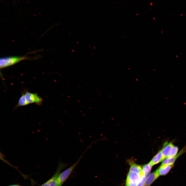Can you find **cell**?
Here are the masks:
<instances>
[{
	"label": "cell",
	"mask_w": 186,
	"mask_h": 186,
	"mask_svg": "<svg viewBox=\"0 0 186 186\" xmlns=\"http://www.w3.org/2000/svg\"><path fill=\"white\" fill-rule=\"evenodd\" d=\"M146 175H144L142 176L138 183L137 186H144L146 181Z\"/></svg>",
	"instance_id": "9a60e30c"
},
{
	"label": "cell",
	"mask_w": 186,
	"mask_h": 186,
	"mask_svg": "<svg viewBox=\"0 0 186 186\" xmlns=\"http://www.w3.org/2000/svg\"><path fill=\"white\" fill-rule=\"evenodd\" d=\"M174 147L173 144L172 143H170L166 145L162 150V161L165 158H167Z\"/></svg>",
	"instance_id": "ba28073f"
},
{
	"label": "cell",
	"mask_w": 186,
	"mask_h": 186,
	"mask_svg": "<svg viewBox=\"0 0 186 186\" xmlns=\"http://www.w3.org/2000/svg\"><path fill=\"white\" fill-rule=\"evenodd\" d=\"M141 177V176L140 174L129 171L126 180L131 182L138 184Z\"/></svg>",
	"instance_id": "8992f818"
},
{
	"label": "cell",
	"mask_w": 186,
	"mask_h": 186,
	"mask_svg": "<svg viewBox=\"0 0 186 186\" xmlns=\"http://www.w3.org/2000/svg\"><path fill=\"white\" fill-rule=\"evenodd\" d=\"M162 153L161 150L153 158L150 162L152 166L162 161Z\"/></svg>",
	"instance_id": "30bf717a"
},
{
	"label": "cell",
	"mask_w": 186,
	"mask_h": 186,
	"mask_svg": "<svg viewBox=\"0 0 186 186\" xmlns=\"http://www.w3.org/2000/svg\"><path fill=\"white\" fill-rule=\"evenodd\" d=\"M29 59V58L26 56H9L3 57L0 59V68L2 69L9 67L22 60Z\"/></svg>",
	"instance_id": "7a4b0ae2"
},
{
	"label": "cell",
	"mask_w": 186,
	"mask_h": 186,
	"mask_svg": "<svg viewBox=\"0 0 186 186\" xmlns=\"http://www.w3.org/2000/svg\"><path fill=\"white\" fill-rule=\"evenodd\" d=\"M129 171L140 174L142 172V167L139 165L135 163H130Z\"/></svg>",
	"instance_id": "7c38bea8"
},
{
	"label": "cell",
	"mask_w": 186,
	"mask_h": 186,
	"mask_svg": "<svg viewBox=\"0 0 186 186\" xmlns=\"http://www.w3.org/2000/svg\"><path fill=\"white\" fill-rule=\"evenodd\" d=\"M29 104L27 100L25 94L22 93L20 97L15 108L27 105Z\"/></svg>",
	"instance_id": "8fae6325"
},
{
	"label": "cell",
	"mask_w": 186,
	"mask_h": 186,
	"mask_svg": "<svg viewBox=\"0 0 186 186\" xmlns=\"http://www.w3.org/2000/svg\"><path fill=\"white\" fill-rule=\"evenodd\" d=\"M127 186L126 185V186Z\"/></svg>",
	"instance_id": "ac0fdd59"
},
{
	"label": "cell",
	"mask_w": 186,
	"mask_h": 186,
	"mask_svg": "<svg viewBox=\"0 0 186 186\" xmlns=\"http://www.w3.org/2000/svg\"><path fill=\"white\" fill-rule=\"evenodd\" d=\"M9 186H19V185H17V184H15V185H10Z\"/></svg>",
	"instance_id": "e0dca14e"
},
{
	"label": "cell",
	"mask_w": 186,
	"mask_h": 186,
	"mask_svg": "<svg viewBox=\"0 0 186 186\" xmlns=\"http://www.w3.org/2000/svg\"><path fill=\"white\" fill-rule=\"evenodd\" d=\"M27 100L29 104L35 103L38 105H41L43 100L36 93H32L28 91L25 93Z\"/></svg>",
	"instance_id": "277c9868"
},
{
	"label": "cell",
	"mask_w": 186,
	"mask_h": 186,
	"mask_svg": "<svg viewBox=\"0 0 186 186\" xmlns=\"http://www.w3.org/2000/svg\"><path fill=\"white\" fill-rule=\"evenodd\" d=\"M159 176L157 169L155 171L150 174L146 181L145 186H150L152 183Z\"/></svg>",
	"instance_id": "52a82bcc"
},
{
	"label": "cell",
	"mask_w": 186,
	"mask_h": 186,
	"mask_svg": "<svg viewBox=\"0 0 186 186\" xmlns=\"http://www.w3.org/2000/svg\"><path fill=\"white\" fill-rule=\"evenodd\" d=\"M173 166V164L160 166L159 168L158 169L159 176H164L166 175Z\"/></svg>",
	"instance_id": "9c48e42d"
},
{
	"label": "cell",
	"mask_w": 186,
	"mask_h": 186,
	"mask_svg": "<svg viewBox=\"0 0 186 186\" xmlns=\"http://www.w3.org/2000/svg\"><path fill=\"white\" fill-rule=\"evenodd\" d=\"M152 166L150 162L144 165L142 168V172L144 175H147L150 172Z\"/></svg>",
	"instance_id": "4fadbf2b"
},
{
	"label": "cell",
	"mask_w": 186,
	"mask_h": 186,
	"mask_svg": "<svg viewBox=\"0 0 186 186\" xmlns=\"http://www.w3.org/2000/svg\"><path fill=\"white\" fill-rule=\"evenodd\" d=\"M126 185L127 186H137L138 184L131 182L126 180Z\"/></svg>",
	"instance_id": "2e32d148"
},
{
	"label": "cell",
	"mask_w": 186,
	"mask_h": 186,
	"mask_svg": "<svg viewBox=\"0 0 186 186\" xmlns=\"http://www.w3.org/2000/svg\"><path fill=\"white\" fill-rule=\"evenodd\" d=\"M178 150V148L177 146H174L167 158L172 157L175 156L176 155Z\"/></svg>",
	"instance_id": "5bb4252c"
},
{
	"label": "cell",
	"mask_w": 186,
	"mask_h": 186,
	"mask_svg": "<svg viewBox=\"0 0 186 186\" xmlns=\"http://www.w3.org/2000/svg\"><path fill=\"white\" fill-rule=\"evenodd\" d=\"M66 164L62 162H59L57 170L54 175L41 186H58L57 179L58 176L61 170L67 166Z\"/></svg>",
	"instance_id": "3957f363"
},
{
	"label": "cell",
	"mask_w": 186,
	"mask_h": 186,
	"mask_svg": "<svg viewBox=\"0 0 186 186\" xmlns=\"http://www.w3.org/2000/svg\"><path fill=\"white\" fill-rule=\"evenodd\" d=\"M186 151V148H184L175 156L172 157L167 158L166 159H164L163 161L161 166L173 164L177 158Z\"/></svg>",
	"instance_id": "5b68a950"
},
{
	"label": "cell",
	"mask_w": 186,
	"mask_h": 186,
	"mask_svg": "<svg viewBox=\"0 0 186 186\" xmlns=\"http://www.w3.org/2000/svg\"><path fill=\"white\" fill-rule=\"evenodd\" d=\"M91 145H90L87 148L79 159L74 164L62 172H61L60 173L58 176L57 179L58 186H61L67 179L74 169L79 162L86 152L91 147Z\"/></svg>",
	"instance_id": "6da1fadb"
}]
</instances>
